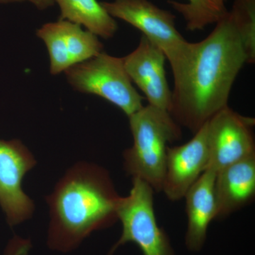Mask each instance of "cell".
Segmentation results:
<instances>
[{"label":"cell","instance_id":"5b68a950","mask_svg":"<svg viewBox=\"0 0 255 255\" xmlns=\"http://www.w3.org/2000/svg\"><path fill=\"white\" fill-rule=\"evenodd\" d=\"M154 192L145 181L132 178L130 193L121 198L117 211L123 227L122 236L109 255L127 243L137 245L143 255H174L167 233L156 219Z\"/></svg>","mask_w":255,"mask_h":255},{"label":"cell","instance_id":"4fadbf2b","mask_svg":"<svg viewBox=\"0 0 255 255\" xmlns=\"http://www.w3.org/2000/svg\"><path fill=\"white\" fill-rule=\"evenodd\" d=\"M216 176L214 171L206 169L184 196L188 219L185 244L189 251H201L206 241L209 224L216 219Z\"/></svg>","mask_w":255,"mask_h":255},{"label":"cell","instance_id":"e0dca14e","mask_svg":"<svg viewBox=\"0 0 255 255\" xmlns=\"http://www.w3.org/2000/svg\"><path fill=\"white\" fill-rule=\"evenodd\" d=\"M31 248V243L28 240L15 236L9 242L4 255H28Z\"/></svg>","mask_w":255,"mask_h":255},{"label":"cell","instance_id":"277c9868","mask_svg":"<svg viewBox=\"0 0 255 255\" xmlns=\"http://www.w3.org/2000/svg\"><path fill=\"white\" fill-rule=\"evenodd\" d=\"M65 73L75 90L102 97L123 111L128 117L143 107V98L132 85L124 68L123 58L102 51Z\"/></svg>","mask_w":255,"mask_h":255},{"label":"cell","instance_id":"ba28073f","mask_svg":"<svg viewBox=\"0 0 255 255\" xmlns=\"http://www.w3.org/2000/svg\"><path fill=\"white\" fill-rule=\"evenodd\" d=\"M31 152L18 140H0V206L11 227L27 221L35 206L22 189L23 177L36 166Z\"/></svg>","mask_w":255,"mask_h":255},{"label":"cell","instance_id":"7a4b0ae2","mask_svg":"<svg viewBox=\"0 0 255 255\" xmlns=\"http://www.w3.org/2000/svg\"><path fill=\"white\" fill-rule=\"evenodd\" d=\"M121 198L103 167L85 162L75 164L46 197L48 246L72 251L94 231L110 227L118 220Z\"/></svg>","mask_w":255,"mask_h":255},{"label":"cell","instance_id":"7c38bea8","mask_svg":"<svg viewBox=\"0 0 255 255\" xmlns=\"http://www.w3.org/2000/svg\"><path fill=\"white\" fill-rule=\"evenodd\" d=\"M255 195V155L216 173V219H223L251 204Z\"/></svg>","mask_w":255,"mask_h":255},{"label":"cell","instance_id":"52a82bcc","mask_svg":"<svg viewBox=\"0 0 255 255\" xmlns=\"http://www.w3.org/2000/svg\"><path fill=\"white\" fill-rule=\"evenodd\" d=\"M255 124L254 118L241 115L228 106L213 116L207 122L209 162L206 169L217 173L255 155Z\"/></svg>","mask_w":255,"mask_h":255},{"label":"cell","instance_id":"ac0fdd59","mask_svg":"<svg viewBox=\"0 0 255 255\" xmlns=\"http://www.w3.org/2000/svg\"><path fill=\"white\" fill-rule=\"evenodd\" d=\"M27 1L36 6L38 9L43 10L54 4V0H0V3L16 2Z\"/></svg>","mask_w":255,"mask_h":255},{"label":"cell","instance_id":"2e32d148","mask_svg":"<svg viewBox=\"0 0 255 255\" xmlns=\"http://www.w3.org/2000/svg\"><path fill=\"white\" fill-rule=\"evenodd\" d=\"M243 41L248 63L255 62V0H235L229 11Z\"/></svg>","mask_w":255,"mask_h":255},{"label":"cell","instance_id":"6da1fadb","mask_svg":"<svg viewBox=\"0 0 255 255\" xmlns=\"http://www.w3.org/2000/svg\"><path fill=\"white\" fill-rule=\"evenodd\" d=\"M245 63L244 45L228 11L205 39L191 43L187 59L173 74L171 117L195 133L228 106L233 83Z\"/></svg>","mask_w":255,"mask_h":255},{"label":"cell","instance_id":"8fae6325","mask_svg":"<svg viewBox=\"0 0 255 255\" xmlns=\"http://www.w3.org/2000/svg\"><path fill=\"white\" fill-rule=\"evenodd\" d=\"M166 59L163 51L142 35L138 46L123 62L129 78L143 92L149 105L169 112L172 91L166 78Z\"/></svg>","mask_w":255,"mask_h":255},{"label":"cell","instance_id":"5bb4252c","mask_svg":"<svg viewBox=\"0 0 255 255\" xmlns=\"http://www.w3.org/2000/svg\"><path fill=\"white\" fill-rule=\"evenodd\" d=\"M60 9V19L84 26L87 31L105 39L118 29L115 19L97 0H54Z\"/></svg>","mask_w":255,"mask_h":255},{"label":"cell","instance_id":"3957f363","mask_svg":"<svg viewBox=\"0 0 255 255\" xmlns=\"http://www.w3.org/2000/svg\"><path fill=\"white\" fill-rule=\"evenodd\" d=\"M132 145L124 151V169L132 178L162 191L169 142L182 137L179 124L168 112L150 105L128 117Z\"/></svg>","mask_w":255,"mask_h":255},{"label":"cell","instance_id":"9a60e30c","mask_svg":"<svg viewBox=\"0 0 255 255\" xmlns=\"http://www.w3.org/2000/svg\"><path fill=\"white\" fill-rule=\"evenodd\" d=\"M188 1L185 4L175 1H169V3L184 16L189 31L204 29L208 25L219 22L228 13L226 0Z\"/></svg>","mask_w":255,"mask_h":255},{"label":"cell","instance_id":"8992f818","mask_svg":"<svg viewBox=\"0 0 255 255\" xmlns=\"http://www.w3.org/2000/svg\"><path fill=\"white\" fill-rule=\"evenodd\" d=\"M101 4L112 17L120 18L142 31L163 51L172 74L177 73L187 59L191 43L176 28L174 15L148 0H114Z\"/></svg>","mask_w":255,"mask_h":255},{"label":"cell","instance_id":"30bf717a","mask_svg":"<svg viewBox=\"0 0 255 255\" xmlns=\"http://www.w3.org/2000/svg\"><path fill=\"white\" fill-rule=\"evenodd\" d=\"M209 162L207 122L186 143L167 147L162 192L170 201L184 199Z\"/></svg>","mask_w":255,"mask_h":255},{"label":"cell","instance_id":"9c48e42d","mask_svg":"<svg viewBox=\"0 0 255 255\" xmlns=\"http://www.w3.org/2000/svg\"><path fill=\"white\" fill-rule=\"evenodd\" d=\"M36 35L48 50L52 75L65 72L103 51L98 36L67 20L46 23L37 30Z\"/></svg>","mask_w":255,"mask_h":255}]
</instances>
